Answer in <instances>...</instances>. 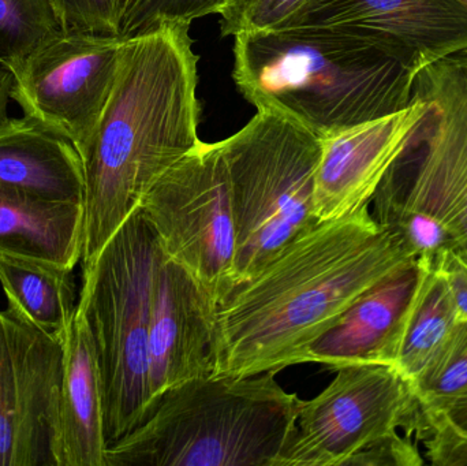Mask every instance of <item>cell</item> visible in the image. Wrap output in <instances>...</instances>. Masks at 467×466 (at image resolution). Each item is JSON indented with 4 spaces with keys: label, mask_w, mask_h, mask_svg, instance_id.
Masks as SVG:
<instances>
[{
    "label": "cell",
    "mask_w": 467,
    "mask_h": 466,
    "mask_svg": "<svg viewBox=\"0 0 467 466\" xmlns=\"http://www.w3.org/2000/svg\"><path fill=\"white\" fill-rule=\"evenodd\" d=\"M414 260L369 207L320 222L219 304L213 375L254 377L305 364L359 295Z\"/></svg>",
    "instance_id": "1"
},
{
    "label": "cell",
    "mask_w": 467,
    "mask_h": 466,
    "mask_svg": "<svg viewBox=\"0 0 467 466\" xmlns=\"http://www.w3.org/2000/svg\"><path fill=\"white\" fill-rule=\"evenodd\" d=\"M191 25L126 38L98 126L79 150L84 251L89 264L153 183L199 145L197 62Z\"/></svg>",
    "instance_id": "2"
},
{
    "label": "cell",
    "mask_w": 467,
    "mask_h": 466,
    "mask_svg": "<svg viewBox=\"0 0 467 466\" xmlns=\"http://www.w3.org/2000/svg\"><path fill=\"white\" fill-rule=\"evenodd\" d=\"M234 81L257 111L318 140L408 109L417 74L380 47L326 27L236 36Z\"/></svg>",
    "instance_id": "3"
},
{
    "label": "cell",
    "mask_w": 467,
    "mask_h": 466,
    "mask_svg": "<svg viewBox=\"0 0 467 466\" xmlns=\"http://www.w3.org/2000/svg\"><path fill=\"white\" fill-rule=\"evenodd\" d=\"M275 375H210L171 388L109 446L106 466H274L301 402Z\"/></svg>",
    "instance_id": "4"
},
{
    "label": "cell",
    "mask_w": 467,
    "mask_h": 466,
    "mask_svg": "<svg viewBox=\"0 0 467 466\" xmlns=\"http://www.w3.org/2000/svg\"><path fill=\"white\" fill-rule=\"evenodd\" d=\"M430 111L381 181L376 221L416 259L467 248V49L417 73Z\"/></svg>",
    "instance_id": "5"
},
{
    "label": "cell",
    "mask_w": 467,
    "mask_h": 466,
    "mask_svg": "<svg viewBox=\"0 0 467 466\" xmlns=\"http://www.w3.org/2000/svg\"><path fill=\"white\" fill-rule=\"evenodd\" d=\"M161 254L152 227L137 208L95 260L84 265L77 306L87 320L98 356L109 446L150 415L148 344Z\"/></svg>",
    "instance_id": "6"
},
{
    "label": "cell",
    "mask_w": 467,
    "mask_h": 466,
    "mask_svg": "<svg viewBox=\"0 0 467 466\" xmlns=\"http://www.w3.org/2000/svg\"><path fill=\"white\" fill-rule=\"evenodd\" d=\"M219 145L232 189L239 286L320 223L315 178L321 142L290 118L261 109Z\"/></svg>",
    "instance_id": "7"
},
{
    "label": "cell",
    "mask_w": 467,
    "mask_h": 466,
    "mask_svg": "<svg viewBox=\"0 0 467 466\" xmlns=\"http://www.w3.org/2000/svg\"><path fill=\"white\" fill-rule=\"evenodd\" d=\"M161 251L216 304L236 287V226L229 172L219 142L200 141L140 202Z\"/></svg>",
    "instance_id": "8"
},
{
    "label": "cell",
    "mask_w": 467,
    "mask_h": 466,
    "mask_svg": "<svg viewBox=\"0 0 467 466\" xmlns=\"http://www.w3.org/2000/svg\"><path fill=\"white\" fill-rule=\"evenodd\" d=\"M335 372L326 390L299 402L296 431L274 466H348L400 430L427 437L411 383L394 367L359 364Z\"/></svg>",
    "instance_id": "9"
},
{
    "label": "cell",
    "mask_w": 467,
    "mask_h": 466,
    "mask_svg": "<svg viewBox=\"0 0 467 466\" xmlns=\"http://www.w3.org/2000/svg\"><path fill=\"white\" fill-rule=\"evenodd\" d=\"M126 38L60 30L11 71L24 117L81 150L111 95Z\"/></svg>",
    "instance_id": "10"
},
{
    "label": "cell",
    "mask_w": 467,
    "mask_h": 466,
    "mask_svg": "<svg viewBox=\"0 0 467 466\" xmlns=\"http://www.w3.org/2000/svg\"><path fill=\"white\" fill-rule=\"evenodd\" d=\"M63 337L0 311V466H57Z\"/></svg>",
    "instance_id": "11"
},
{
    "label": "cell",
    "mask_w": 467,
    "mask_h": 466,
    "mask_svg": "<svg viewBox=\"0 0 467 466\" xmlns=\"http://www.w3.org/2000/svg\"><path fill=\"white\" fill-rule=\"evenodd\" d=\"M326 27L380 47L414 73L467 49L460 0H306L283 29Z\"/></svg>",
    "instance_id": "12"
},
{
    "label": "cell",
    "mask_w": 467,
    "mask_h": 466,
    "mask_svg": "<svg viewBox=\"0 0 467 466\" xmlns=\"http://www.w3.org/2000/svg\"><path fill=\"white\" fill-rule=\"evenodd\" d=\"M216 308L218 304L207 290L161 251L153 281L148 344L150 413L167 391L213 374Z\"/></svg>",
    "instance_id": "13"
},
{
    "label": "cell",
    "mask_w": 467,
    "mask_h": 466,
    "mask_svg": "<svg viewBox=\"0 0 467 466\" xmlns=\"http://www.w3.org/2000/svg\"><path fill=\"white\" fill-rule=\"evenodd\" d=\"M428 111L430 103L416 96L402 111L320 140L315 178L318 221H337L369 207L381 181L410 144Z\"/></svg>",
    "instance_id": "14"
},
{
    "label": "cell",
    "mask_w": 467,
    "mask_h": 466,
    "mask_svg": "<svg viewBox=\"0 0 467 466\" xmlns=\"http://www.w3.org/2000/svg\"><path fill=\"white\" fill-rule=\"evenodd\" d=\"M420 274L421 265L414 260L368 289L309 347L305 363L334 371L359 364L394 367Z\"/></svg>",
    "instance_id": "15"
},
{
    "label": "cell",
    "mask_w": 467,
    "mask_h": 466,
    "mask_svg": "<svg viewBox=\"0 0 467 466\" xmlns=\"http://www.w3.org/2000/svg\"><path fill=\"white\" fill-rule=\"evenodd\" d=\"M107 449L98 356L87 320L77 306L63 334L57 466H106Z\"/></svg>",
    "instance_id": "16"
},
{
    "label": "cell",
    "mask_w": 467,
    "mask_h": 466,
    "mask_svg": "<svg viewBox=\"0 0 467 466\" xmlns=\"http://www.w3.org/2000/svg\"><path fill=\"white\" fill-rule=\"evenodd\" d=\"M84 251V205L0 185V254L73 271Z\"/></svg>",
    "instance_id": "17"
},
{
    "label": "cell",
    "mask_w": 467,
    "mask_h": 466,
    "mask_svg": "<svg viewBox=\"0 0 467 466\" xmlns=\"http://www.w3.org/2000/svg\"><path fill=\"white\" fill-rule=\"evenodd\" d=\"M0 185L84 205L78 150L26 117H13L0 129Z\"/></svg>",
    "instance_id": "18"
},
{
    "label": "cell",
    "mask_w": 467,
    "mask_h": 466,
    "mask_svg": "<svg viewBox=\"0 0 467 466\" xmlns=\"http://www.w3.org/2000/svg\"><path fill=\"white\" fill-rule=\"evenodd\" d=\"M419 262L421 274L406 314L394 364L410 383L419 379L461 322L451 290L436 262Z\"/></svg>",
    "instance_id": "19"
},
{
    "label": "cell",
    "mask_w": 467,
    "mask_h": 466,
    "mask_svg": "<svg viewBox=\"0 0 467 466\" xmlns=\"http://www.w3.org/2000/svg\"><path fill=\"white\" fill-rule=\"evenodd\" d=\"M8 308L40 330L63 337L77 304L71 271L0 254Z\"/></svg>",
    "instance_id": "20"
},
{
    "label": "cell",
    "mask_w": 467,
    "mask_h": 466,
    "mask_svg": "<svg viewBox=\"0 0 467 466\" xmlns=\"http://www.w3.org/2000/svg\"><path fill=\"white\" fill-rule=\"evenodd\" d=\"M60 30L51 0H0V65L16 70Z\"/></svg>",
    "instance_id": "21"
},
{
    "label": "cell",
    "mask_w": 467,
    "mask_h": 466,
    "mask_svg": "<svg viewBox=\"0 0 467 466\" xmlns=\"http://www.w3.org/2000/svg\"><path fill=\"white\" fill-rule=\"evenodd\" d=\"M411 388L419 399L425 424L428 418L466 390L467 320L458 323L425 371L411 383Z\"/></svg>",
    "instance_id": "22"
},
{
    "label": "cell",
    "mask_w": 467,
    "mask_h": 466,
    "mask_svg": "<svg viewBox=\"0 0 467 466\" xmlns=\"http://www.w3.org/2000/svg\"><path fill=\"white\" fill-rule=\"evenodd\" d=\"M227 0H129L120 36L144 35L161 25H192L211 14H219Z\"/></svg>",
    "instance_id": "23"
},
{
    "label": "cell",
    "mask_w": 467,
    "mask_h": 466,
    "mask_svg": "<svg viewBox=\"0 0 467 466\" xmlns=\"http://www.w3.org/2000/svg\"><path fill=\"white\" fill-rule=\"evenodd\" d=\"M306 0H227L219 11L224 37L285 27Z\"/></svg>",
    "instance_id": "24"
},
{
    "label": "cell",
    "mask_w": 467,
    "mask_h": 466,
    "mask_svg": "<svg viewBox=\"0 0 467 466\" xmlns=\"http://www.w3.org/2000/svg\"><path fill=\"white\" fill-rule=\"evenodd\" d=\"M62 30L120 36L129 0H51Z\"/></svg>",
    "instance_id": "25"
},
{
    "label": "cell",
    "mask_w": 467,
    "mask_h": 466,
    "mask_svg": "<svg viewBox=\"0 0 467 466\" xmlns=\"http://www.w3.org/2000/svg\"><path fill=\"white\" fill-rule=\"evenodd\" d=\"M425 459L413 437L400 432L375 443L351 460L348 466H421Z\"/></svg>",
    "instance_id": "26"
},
{
    "label": "cell",
    "mask_w": 467,
    "mask_h": 466,
    "mask_svg": "<svg viewBox=\"0 0 467 466\" xmlns=\"http://www.w3.org/2000/svg\"><path fill=\"white\" fill-rule=\"evenodd\" d=\"M422 443L425 461L436 466H467V435L435 426Z\"/></svg>",
    "instance_id": "27"
},
{
    "label": "cell",
    "mask_w": 467,
    "mask_h": 466,
    "mask_svg": "<svg viewBox=\"0 0 467 466\" xmlns=\"http://www.w3.org/2000/svg\"><path fill=\"white\" fill-rule=\"evenodd\" d=\"M436 264L451 290L460 320H467V248L444 252Z\"/></svg>",
    "instance_id": "28"
},
{
    "label": "cell",
    "mask_w": 467,
    "mask_h": 466,
    "mask_svg": "<svg viewBox=\"0 0 467 466\" xmlns=\"http://www.w3.org/2000/svg\"><path fill=\"white\" fill-rule=\"evenodd\" d=\"M435 426H446L460 434L467 435V388L444 405L436 415L428 418V434Z\"/></svg>",
    "instance_id": "29"
},
{
    "label": "cell",
    "mask_w": 467,
    "mask_h": 466,
    "mask_svg": "<svg viewBox=\"0 0 467 466\" xmlns=\"http://www.w3.org/2000/svg\"><path fill=\"white\" fill-rule=\"evenodd\" d=\"M14 77L13 73L5 66L0 65V129L10 122L11 118L8 114V106L13 101L11 93H13Z\"/></svg>",
    "instance_id": "30"
},
{
    "label": "cell",
    "mask_w": 467,
    "mask_h": 466,
    "mask_svg": "<svg viewBox=\"0 0 467 466\" xmlns=\"http://www.w3.org/2000/svg\"><path fill=\"white\" fill-rule=\"evenodd\" d=\"M460 2L467 8V0H460Z\"/></svg>",
    "instance_id": "31"
}]
</instances>
